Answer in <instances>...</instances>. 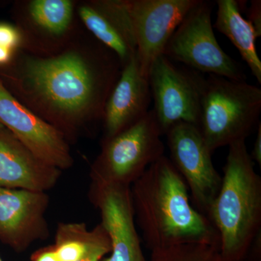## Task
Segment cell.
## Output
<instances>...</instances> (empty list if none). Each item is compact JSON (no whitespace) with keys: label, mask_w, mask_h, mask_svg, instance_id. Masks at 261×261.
<instances>
[{"label":"cell","mask_w":261,"mask_h":261,"mask_svg":"<svg viewBox=\"0 0 261 261\" xmlns=\"http://www.w3.org/2000/svg\"><path fill=\"white\" fill-rule=\"evenodd\" d=\"M80 23L90 34L114 53L122 66L137 53V44L129 0H88L77 3Z\"/></svg>","instance_id":"5bb4252c"},{"label":"cell","mask_w":261,"mask_h":261,"mask_svg":"<svg viewBox=\"0 0 261 261\" xmlns=\"http://www.w3.org/2000/svg\"><path fill=\"white\" fill-rule=\"evenodd\" d=\"M200 0H129L130 17L142 74L163 56L178 25Z\"/></svg>","instance_id":"8fae6325"},{"label":"cell","mask_w":261,"mask_h":261,"mask_svg":"<svg viewBox=\"0 0 261 261\" xmlns=\"http://www.w3.org/2000/svg\"><path fill=\"white\" fill-rule=\"evenodd\" d=\"M162 133L153 111L119 133L102 139L91 166V183L132 186L151 164L165 155Z\"/></svg>","instance_id":"5b68a950"},{"label":"cell","mask_w":261,"mask_h":261,"mask_svg":"<svg viewBox=\"0 0 261 261\" xmlns=\"http://www.w3.org/2000/svg\"><path fill=\"white\" fill-rule=\"evenodd\" d=\"M136 224L149 250L205 244L220 247L217 230L192 205L188 187L166 155L130 186Z\"/></svg>","instance_id":"7a4b0ae2"},{"label":"cell","mask_w":261,"mask_h":261,"mask_svg":"<svg viewBox=\"0 0 261 261\" xmlns=\"http://www.w3.org/2000/svg\"><path fill=\"white\" fill-rule=\"evenodd\" d=\"M46 192L0 187V241L18 252L50 236Z\"/></svg>","instance_id":"4fadbf2b"},{"label":"cell","mask_w":261,"mask_h":261,"mask_svg":"<svg viewBox=\"0 0 261 261\" xmlns=\"http://www.w3.org/2000/svg\"><path fill=\"white\" fill-rule=\"evenodd\" d=\"M151 100L148 78L141 72L135 54L123 65L106 101L102 139L113 137L142 119L150 111Z\"/></svg>","instance_id":"9a60e30c"},{"label":"cell","mask_w":261,"mask_h":261,"mask_svg":"<svg viewBox=\"0 0 261 261\" xmlns=\"http://www.w3.org/2000/svg\"><path fill=\"white\" fill-rule=\"evenodd\" d=\"M260 87L217 75L206 79L198 128L211 152L245 141L260 123Z\"/></svg>","instance_id":"277c9868"},{"label":"cell","mask_w":261,"mask_h":261,"mask_svg":"<svg viewBox=\"0 0 261 261\" xmlns=\"http://www.w3.org/2000/svg\"><path fill=\"white\" fill-rule=\"evenodd\" d=\"M0 261H3V259L1 258V257H0Z\"/></svg>","instance_id":"4316f807"},{"label":"cell","mask_w":261,"mask_h":261,"mask_svg":"<svg viewBox=\"0 0 261 261\" xmlns=\"http://www.w3.org/2000/svg\"><path fill=\"white\" fill-rule=\"evenodd\" d=\"M0 45L16 51L22 49L23 38L16 25L6 22H0Z\"/></svg>","instance_id":"44dd1931"},{"label":"cell","mask_w":261,"mask_h":261,"mask_svg":"<svg viewBox=\"0 0 261 261\" xmlns=\"http://www.w3.org/2000/svg\"><path fill=\"white\" fill-rule=\"evenodd\" d=\"M148 81L154 101L152 110L163 135L180 122L198 127L205 77L178 66L163 55L151 65Z\"/></svg>","instance_id":"52a82bcc"},{"label":"cell","mask_w":261,"mask_h":261,"mask_svg":"<svg viewBox=\"0 0 261 261\" xmlns=\"http://www.w3.org/2000/svg\"><path fill=\"white\" fill-rule=\"evenodd\" d=\"M122 68L111 49L82 30L56 54L17 51L0 80L70 143L102 124L106 101Z\"/></svg>","instance_id":"6da1fadb"},{"label":"cell","mask_w":261,"mask_h":261,"mask_svg":"<svg viewBox=\"0 0 261 261\" xmlns=\"http://www.w3.org/2000/svg\"><path fill=\"white\" fill-rule=\"evenodd\" d=\"M73 0H23L15 4L22 50L37 56L56 54L82 30Z\"/></svg>","instance_id":"ba28073f"},{"label":"cell","mask_w":261,"mask_h":261,"mask_svg":"<svg viewBox=\"0 0 261 261\" xmlns=\"http://www.w3.org/2000/svg\"><path fill=\"white\" fill-rule=\"evenodd\" d=\"M89 199L111 238V255L102 261H147L136 227L130 187L91 183Z\"/></svg>","instance_id":"7c38bea8"},{"label":"cell","mask_w":261,"mask_h":261,"mask_svg":"<svg viewBox=\"0 0 261 261\" xmlns=\"http://www.w3.org/2000/svg\"><path fill=\"white\" fill-rule=\"evenodd\" d=\"M32 261H60L53 245L36 250L31 257Z\"/></svg>","instance_id":"603a6c76"},{"label":"cell","mask_w":261,"mask_h":261,"mask_svg":"<svg viewBox=\"0 0 261 261\" xmlns=\"http://www.w3.org/2000/svg\"><path fill=\"white\" fill-rule=\"evenodd\" d=\"M165 135L168 159L186 182L192 205L207 218L222 181L213 163V152L198 127L191 123H176Z\"/></svg>","instance_id":"9c48e42d"},{"label":"cell","mask_w":261,"mask_h":261,"mask_svg":"<svg viewBox=\"0 0 261 261\" xmlns=\"http://www.w3.org/2000/svg\"><path fill=\"white\" fill-rule=\"evenodd\" d=\"M0 124L44 162L61 171L73 166L70 143L63 134L18 100L1 80Z\"/></svg>","instance_id":"30bf717a"},{"label":"cell","mask_w":261,"mask_h":261,"mask_svg":"<svg viewBox=\"0 0 261 261\" xmlns=\"http://www.w3.org/2000/svg\"><path fill=\"white\" fill-rule=\"evenodd\" d=\"M261 233L252 242L251 246L247 252L244 261H260L261 259Z\"/></svg>","instance_id":"cb8c5ba5"},{"label":"cell","mask_w":261,"mask_h":261,"mask_svg":"<svg viewBox=\"0 0 261 261\" xmlns=\"http://www.w3.org/2000/svg\"><path fill=\"white\" fill-rule=\"evenodd\" d=\"M257 132L256 138L254 142L253 149L251 153L250 154V157L254 163H257L259 166H261V123H259L257 126Z\"/></svg>","instance_id":"d4e9b609"},{"label":"cell","mask_w":261,"mask_h":261,"mask_svg":"<svg viewBox=\"0 0 261 261\" xmlns=\"http://www.w3.org/2000/svg\"><path fill=\"white\" fill-rule=\"evenodd\" d=\"M17 51L0 45V68L8 66L14 59Z\"/></svg>","instance_id":"484cf974"},{"label":"cell","mask_w":261,"mask_h":261,"mask_svg":"<svg viewBox=\"0 0 261 261\" xmlns=\"http://www.w3.org/2000/svg\"><path fill=\"white\" fill-rule=\"evenodd\" d=\"M101 229L100 223L91 230L83 222L59 223L53 244L59 260H80L97 240Z\"/></svg>","instance_id":"ac0fdd59"},{"label":"cell","mask_w":261,"mask_h":261,"mask_svg":"<svg viewBox=\"0 0 261 261\" xmlns=\"http://www.w3.org/2000/svg\"><path fill=\"white\" fill-rule=\"evenodd\" d=\"M214 27L224 34L238 49L252 75L261 84V61L255 47L256 34L252 24L242 15L236 0H218Z\"/></svg>","instance_id":"e0dca14e"},{"label":"cell","mask_w":261,"mask_h":261,"mask_svg":"<svg viewBox=\"0 0 261 261\" xmlns=\"http://www.w3.org/2000/svg\"><path fill=\"white\" fill-rule=\"evenodd\" d=\"M228 147L221 188L207 218L219 233L221 261H244L261 233V178L245 141Z\"/></svg>","instance_id":"3957f363"},{"label":"cell","mask_w":261,"mask_h":261,"mask_svg":"<svg viewBox=\"0 0 261 261\" xmlns=\"http://www.w3.org/2000/svg\"><path fill=\"white\" fill-rule=\"evenodd\" d=\"M102 229L97 240L92 244L86 255L78 261H102L105 255L111 252V238L107 230L102 224Z\"/></svg>","instance_id":"ffe728a7"},{"label":"cell","mask_w":261,"mask_h":261,"mask_svg":"<svg viewBox=\"0 0 261 261\" xmlns=\"http://www.w3.org/2000/svg\"><path fill=\"white\" fill-rule=\"evenodd\" d=\"M151 252V261H221L220 247L205 244H187Z\"/></svg>","instance_id":"d6986e66"},{"label":"cell","mask_w":261,"mask_h":261,"mask_svg":"<svg viewBox=\"0 0 261 261\" xmlns=\"http://www.w3.org/2000/svg\"><path fill=\"white\" fill-rule=\"evenodd\" d=\"M214 3L200 0L178 25L165 48V56L199 73L245 81L240 65L221 48L211 20Z\"/></svg>","instance_id":"8992f818"},{"label":"cell","mask_w":261,"mask_h":261,"mask_svg":"<svg viewBox=\"0 0 261 261\" xmlns=\"http://www.w3.org/2000/svg\"><path fill=\"white\" fill-rule=\"evenodd\" d=\"M61 173L0 124V187L47 192L56 186Z\"/></svg>","instance_id":"2e32d148"},{"label":"cell","mask_w":261,"mask_h":261,"mask_svg":"<svg viewBox=\"0 0 261 261\" xmlns=\"http://www.w3.org/2000/svg\"><path fill=\"white\" fill-rule=\"evenodd\" d=\"M248 21L252 24L255 30L257 37L261 36V1L260 0H252L249 7Z\"/></svg>","instance_id":"7402d4cb"}]
</instances>
